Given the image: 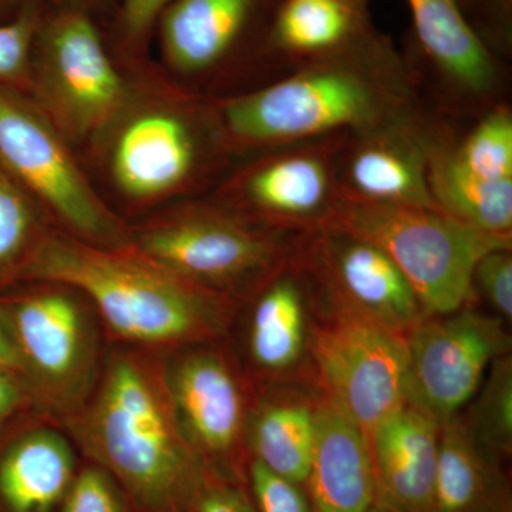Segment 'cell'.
<instances>
[{"label":"cell","mask_w":512,"mask_h":512,"mask_svg":"<svg viewBox=\"0 0 512 512\" xmlns=\"http://www.w3.org/2000/svg\"><path fill=\"white\" fill-rule=\"evenodd\" d=\"M392 52L363 35L264 89L221 104L227 136L248 147L350 136L404 119L409 93Z\"/></svg>","instance_id":"cell-1"},{"label":"cell","mask_w":512,"mask_h":512,"mask_svg":"<svg viewBox=\"0 0 512 512\" xmlns=\"http://www.w3.org/2000/svg\"><path fill=\"white\" fill-rule=\"evenodd\" d=\"M20 281L79 289L117 335L146 345L215 338L227 323L220 293L185 281L138 249L97 248L62 235L39 238Z\"/></svg>","instance_id":"cell-2"},{"label":"cell","mask_w":512,"mask_h":512,"mask_svg":"<svg viewBox=\"0 0 512 512\" xmlns=\"http://www.w3.org/2000/svg\"><path fill=\"white\" fill-rule=\"evenodd\" d=\"M86 444L136 512H187L207 467L185 439L167 383L131 357L111 363Z\"/></svg>","instance_id":"cell-3"},{"label":"cell","mask_w":512,"mask_h":512,"mask_svg":"<svg viewBox=\"0 0 512 512\" xmlns=\"http://www.w3.org/2000/svg\"><path fill=\"white\" fill-rule=\"evenodd\" d=\"M372 242L412 285L427 316L473 306L474 271L494 249L512 239L493 237L440 210L375 204L338 194L322 224Z\"/></svg>","instance_id":"cell-4"},{"label":"cell","mask_w":512,"mask_h":512,"mask_svg":"<svg viewBox=\"0 0 512 512\" xmlns=\"http://www.w3.org/2000/svg\"><path fill=\"white\" fill-rule=\"evenodd\" d=\"M281 229L255 228L211 208L181 212L141 232L138 251L185 281L212 292L274 281L291 264L295 244Z\"/></svg>","instance_id":"cell-5"},{"label":"cell","mask_w":512,"mask_h":512,"mask_svg":"<svg viewBox=\"0 0 512 512\" xmlns=\"http://www.w3.org/2000/svg\"><path fill=\"white\" fill-rule=\"evenodd\" d=\"M309 352L322 393L370 440L406 403L407 338L345 312H326L309 330Z\"/></svg>","instance_id":"cell-6"},{"label":"cell","mask_w":512,"mask_h":512,"mask_svg":"<svg viewBox=\"0 0 512 512\" xmlns=\"http://www.w3.org/2000/svg\"><path fill=\"white\" fill-rule=\"evenodd\" d=\"M33 70L60 119L80 136L109 124L126 101V86L93 12L66 0L43 9Z\"/></svg>","instance_id":"cell-7"},{"label":"cell","mask_w":512,"mask_h":512,"mask_svg":"<svg viewBox=\"0 0 512 512\" xmlns=\"http://www.w3.org/2000/svg\"><path fill=\"white\" fill-rule=\"evenodd\" d=\"M505 323L471 306L421 319L406 335V403L440 426L460 416L491 365L510 353Z\"/></svg>","instance_id":"cell-8"},{"label":"cell","mask_w":512,"mask_h":512,"mask_svg":"<svg viewBox=\"0 0 512 512\" xmlns=\"http://www.w3.org/2000/svg\"><path fill=\"white\" fill-rule=\"evenodd\" d=\"M0 163L30 197L84 238L117 248L120 227L94 194L62 138L22 90L0 86Z\"/></svg>","instance_id":"cell-9"},{"label":"cell","mask_w":512,"mask_h":512,"mask_svg":"<svg viewBox=\"0 0 512 512\" xmlns=\"http://www.w3.org/2000/svg\"><path fill=\"white\" fill-rule=\"evenodd\" d=\"M291 264L318 285L328 311L360 316L404 335L427 316L392 259L348 232L326 225L301 232Z\"/></svg>","instance_id":"cell-10"},{"label":"cell","mask_w":512,"mask_h":512,"mask_svg":"<svg viewBox=\"0 0 512 512\" xmlns=\"http://www.w3.org/2000/svg\"><path fill=\"white\" fill-rule=\"evenodd\" d=\"M303 143L255 164L238 181L239 197L281 231L319 227L338 198L343 138Z\"/></svg>","instance_id":"cell-11"},{"label":"cell","mask_w":512,"mask_h":512,"mask_svg":"<svg viewBox=\"0 0 512 512\" xmlns=\"http://www.w3.org/2000/svg\"><path fill=\"white\" fill-rule=\"evenodd\" d=\"M345 137L338 157L339 192L375 204L439 210L427 178V131L409 116Z\"/></svg>","instance_id":"cell-12"},{"label":"cell","mask_w":512,"mask_h":512,"mask_svg":"<svg viewBox=\"0 0 512 512\" xmlns=\"http://www.w3.org/2000/svg\"><path fill=\"white\" fill-rule=\"evenodd\" d=\"M167 389L185 439L205 467L232 463L247 410L241 384L227 360L214 352L191 353L174 366Z\"/></svg>","instance_id":"cell-13"},{"label":"cell","mask_w":512,"mask_h":512,"mask_svg":"<svg viewBox=\"0 0 512 512\" xmlns=\"http://www.w3.org/2000/svg\"><path fill=\"white\" fill-rule=\"evenodd\" d=\"M200 158V140L191 121L173 110H146L121 127L111 173L127 197L154 200L190 181Z\"/></svg>","instance_id":"cell-14"},{"label":"cell","mask_w":512,"mask_h":512,"mask_svg":"<svg viewBox=\"0 0 512 512\" xmlns=\"http://www.w3.org/2000/svg\"><path fill=\"white\" fill-rule=\"evenodd\" d=\"M375 504L394 512H433L440 424L404 403L369 440Z\"/></svg>","instance_id":"cell-15"},{"label":"cell","mask_w":512,"mask_h":512,"mask_svg":"<svg viewBox=\"0 0 512 512\" xmlns=\"http://www.w3.org/2000/svg\"><path fill=\"white\" fill-rule=\"evenodd\" d=\"M5 320L33 382L62 384L82 367L86 328L79 305L60 292L2 295Z\"/></svg>","instance_id":"cell-16"},{"label":"cell","mask_w":512,"mask_h":512,"mask_svg":"<svg viewBox=\"0 0 512 512\" xmlns=\"http://www.w3.org/2000/svg\"><path fill=\"white\" fill-rule=\"evenodd\" d=\"M312 512H367L376 484L369 439L348 414L320 394L308 481Z\"/></svg>","instance_id":"cell-17"},{"label":"cell","mask_w":512,"mask_h":512,"mask_svg":"<svg viewBox=\"0 0 512 512\" xmlns=\"http://www.w3.org/2000/svg\"><path fill=\"white\" fill-rule=\"evenodd\" d=\"M262 2L175 0L157 23L165 60L181 73L212 69L245 39Z\"/></svg>","instance_id":"cell-18"},{"label":"cell","mask_w":512,"mask_h":512,"mask_svg":"<svg viewBox=\"0 0 512 512\" xmlns=\"http://www.w3.org/2000/svg\"><path fill=\"white\" fill-rule=\"evenodd\" d=\"M76 473L60 434L16 431L0 443V512H57Z\"/></svg>","instance_id":"cell-19"},{"label":"cell","mask_w":512,"mask_h":512,"mask_svg":"<svg viewBox=\"0 0 512 512\" xmlns=\"http://www.w3.org/2000/svg\"><path fill=\"white\" fill-rule=\"evenodd\" d=\"M417 39L430 62L461 92H493L494 57L471 28L458 0H407Z\"/></svg>","instance_id":"cell-20"},{"label":"cell","mask_w":512,"mask_h":512,"mask_svg":"<svg viewBox=\"0 0 512 512\" xmlns=\"http://www.w3.org/2000/svg\"><path fill=\"white\" fill-rule=\"evenodd\" d=\"M427 178L437 208L467 227L512 238V180L488 181L466 170L454 146L427 133Z\"/></svg>","instance_id":"cell-21"},{"label":"cell","mask_w":512,"mask_h":512,"mask_svg":"<svg viewBox=\"0 0 512 512\" xmlns=\"http://www.w3.org/2000/svg\"><path fill=\"white\" fill-rule=\"evenodd\" d=\"M498 464L474 439L463 417L441 424L433 512H508Z\"/></svg>","instance_id":"cell-22"},{"label":"cell","mask_w":512,"mask_h":512,"mask_svg":"<svg viewBox=\"0 0 512 512\" xmlns=\"http://www.w3.org/2000/svg\"><path fill=\"white\" fill-rule=\"evenodd\" d=\"M288 272L269 282L256 302L249 332L252 359L262 370L276 375L293 369L309 349L305 292L291 275V264Z\"/></svg>","instance_id":"cell-23"},{"label":"cell","mask_w":512,"mask_h":512,"mask_svg":"<svg viewBox=\"0 0 512 512\" xmlns=\"http://www.w3.org/2000/svg\"><path fill=\"white\" fill-rule=\"evenodd\" d=\"M316 434V400H269L251 421L254 460L296 484H306Z\"/></svg>","instance_id":"cell-24"},{"label":"cell","mask_w":512,"mask_h":512,"mask_svg":"<svg viewBox=\"0 0 512 512\" xmlns=\"http://www.w3.org/2000/svg\"><path fill=\"white\" fill-rule=\"evenodd\" d=\"M362 30L360 0H285L272 23L271 42L315 59L342 49Z\"/></svg>","instance_id":"cell-25"},{"label":"cell","mask_w":512,"mask_h":512,"mask_svg":"<svg viewBox=\"0 0 512 512\" xmlns=\"http://www.w3.org/2000/svg\"><path fill=\"white\" fill-rule=\"evenodd\" d=\"M466 421L468 430L481 447L501 461L512 450V357L495 360L474 396Z\"/></svg>","instance_id":"cell-26"},{"label":"cell","mask_w":512,"mask_h":512,"mask_svg":"<svg viewBox=\"0 0 512 512\" xmlns=\"http://www.w3.org/2000/svg\"><path fill=\"white\" fill-rule=\"evenodd\" d=\"M37 241L35 202L0 163V292L20 281Z\"/></svg>","instance_id":"cell-27"},{"label":"cell","mask_w":512,"mask_h":512,"mask_svg":"<svg viewBox=\"0 0 512 512\" xmlns=\"http://www.w3.org/2000/svg\"><path fill=\"white\" fill-rule=\"evenodd\" d=\"M457 160L470 173L488 181L512 180V114L494 107L457 147Z\"/></svg>","instance_id":"cell-28"},{"label":"cell","mask_w":512,"mask_h":512,"mask_svg":"<svg viewBox=\"0 0 512 512\" xmlns=\"http://www.w3.org/2000/svg\"><path fill=\"white\" fill-rule=\"evenodd\" d=\"M46 6L26 10L18 18L0 23V86L20 90L28 82L37 30Z\"/></svg>","instance_id":"cell-29"},{"label":"cell","mask_w":512,"mask_h":512,"mask_svg":"<svg viewBox=\"0 0 512 512\" xmlns=\"http://www.w3.org/2000/svg\"><path fill=\"white\" fill-rule=\"evenodd\" d=\"M133 505L103 467L77 471L57 512H130Z\"/></svg>","instance_id":"cell-30"},{"label":"cell","mask_w":512,"mask_h":512,"mask_svg":"<svg viewBox=\"0 0 512 512\" xmlns=\"http://www.w3.org/2000/svg\"><path fill=\"white\" fill-rule=\"evenodd\" d=\"M248 476L256 511L312 512L301 484L279 476L256 460L249 464Z\"/></svg>","instance_id":"cell-31"},{"label":"cell","mask_w":512,"mask_h":512,"mask_svg":"<svg viewBox=\"0 0 512 512\" xmlns=\"http://www.w3.org/2000/svg\"><path fill=\"white\" fill-rule=\"evenodd\" d=\"M474 288L504 322L512 319V256L510 248L494 249L480 259Z\"/></svg>","instance_id":"cell-32"},{"label":"cell","mask_w":512,"mask_h":512,"mask_svg":"<svg viewBox=\"0 0 512 512\" xmlns=\"http://www.w3.org/2000/svg\"><path fill=\"white\" fill-rule=\"evenodd\" d=\"M175 0H120L114 16V30L124 46L138 47L146 42L158 19Z\"/></svg>","instance_id":"cell-33"},{"label":"cell","mask_w":512,"mask_h":512,"mask_svg":"<svg viewBox=\"0 0 512 512\" xmlns=\"http://www.w3.org/2000/svg\"><path fill=\"white\" fill-rule=\"evenodd\" d=\"M187 512H258L247 494L214 471H205Z\"/></svg>","instance_id":"cell-34"},{"label":"cell","mask_w":512,"mask_h":512,"mask_svg":"<svg viewBox=\"0 0 512 512\" xmlns=\"http://www.w3.org/2000/svg\"><path fill=\"white\" fill-rule=\"evenodd\" d=\"M30 384L0 367V443L15 434L20 414L29 402Z\"/></svg>","instance_id":"cell-35"},{"label":"cell","mask_w":512,"mask_h":512,"mask_svg":"<svg viewBox=\"0 0 512 512\" xmlns=\"http://www.w3.org/2000/svg\"><path fill=\"white\" fill-rule=\"evenodd\" d=\"M0 367L23 377L29 383L25 363H23L22 357H20L15 340L10 335L8 326H6L2 316H0Z\"/></svg>","instance_id":"cell-36"},{"label":"cell","mask_w":512,"mask_h":512,"mask_svg":"<svg viewBox=\"0 0 512 512\" xmlns=\"http://www.w3.org/2000/svg\"><path fill=\"white\" fill-rule=\"evenodd\" d=\"M46 5V0H0V23L10 22L26 10Z\"/></svg>","instance_id":"cell-37"},{"label":"cell","mask_w":512,"mask_h":512,"mask_svg":"<svg viewBox=\"0 0 512 512\" xmlns=\"http://www.w3.org/2000/svg\"><path fill=\"white\" fill-rule=\"evenodd\" d=\"M66 2L73 3V5L82 6V8L92 12V5L94 2H97V0H66Z\"/></svg>","instance_id":"cell-38"},{"label":"cell","mask_w":512,"mask_h":512,"mask_svg":"<svg viewBox=\"0 0 512 512\" xmlns=\"http://www.w3.org/2000/svg\"><path fill=\"white\" fill-rule=\"evenodd\" d=\"M367 512H394V511L389 510V508L382 507V505L373 504L372 507H370L369 511H367Z\"/></svg>","instance_id":"cell-39"},{"label":"cell","mask_w":512,"mask_h":512,"mask_svg":"<svg viewBox=\"0 0 512 512\" xmlns=\"http://www.w3.org/2000/svg\"><path fill=\"white\" fill-rule=\"evenodd\" d=\"M503 2H505V0H503Z\"/></svg>","instance_id":"cell-40"}]
</instances>
